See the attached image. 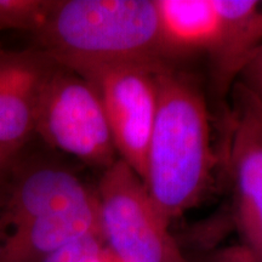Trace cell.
<instances>
[{
	"mask_svg": "<svg viewBox=\"0 0 262 262\" xmlns=\"http://www.w3.org/2000/svg\"><path fill=\"white\" fill-rule=\"evenodd\" d=\"M220 29L211 55L217 83L226 86L262 45L261 0H214Z\"/></svg>",
	"mask_w": 262,
	"mask_h": 262,
	"instance_id": "obj_9",
	"label": "cell"
},
{
	"mask_svg": "<svg viewBox=\"0 0 262 262\" xmlns=\"http://www.w3.org/2000/svg\"><path fill=\"white\" fill-rule=\"evenodd\" d=\"M217 262H255L247 248H231L221 253Z\"/></svg>",
	"mask_w": 262,
	"mask_h": 262,
	"instance_id": "obj_14",
	"label": "cell"
},
{
	"mask_svg": "<svg viewBox=\"0 0 262 262\" xmlns=\"http://www.w3.org/2000/svg\"><path fill=\"white\" fill-rule=\"evenodd\" d=\"M166 44L173 52L210 50L220 29L214 0H157Z\"/></svg>",
	"mask_w": 262,
	"mask_h": 262,
	"instance_id": "obj_10",
	"label": "cell"
},
{
	"mask_svg": "<svg viewBox=\"0 0 262 262\" xmlns=\"http://www.w3.org/2000/svg\"><path fill=\"white\" fill-rule=\"evenodd\" d=\"M50 66L45 56H0V160L11 163L35 130V111L41 83Z\"/></svg>",
	"mask_w": 262,
	"mask_h": 262,
	"instance_id": "obj_8",
	"label": "cell"
},
{
	"mask_svg": "<svg viewBox=\"0 0 262 262\" xmlns=\"http://www.w3.org/2000/svg\"><path fill=\"white\" fill-rule=\"evenodd\" d=\"M166 62L73 64L103 106L114 147L145 182L147 152L158 107V72ZM66 67V66H63Z\"/></svg>",
	"mask_w": 262,
	"mask_h": 262,
	"instance_id": "obj_5",
	"label": "cell"
},
{
	"mask_svg": "<svg viewBox=\"0 0 262 262\" xmlns=\"http://www.w3.org/2000/svg\"><path fill=\"white\" fill-rule=\"evenodd\" d=\"M96 198L104 244L118 262H188L145 182L122 159L104 169Z\"/></svg>",
	"mask_w": 262,
	"mask_h": 262,
	"instance_id": "obj_3",
	"label": "cell"
},
{
	"mask_svg": "<svg viewBox=\"0 0 262 262\" xmlns=\"http://www.w3.org/2000/svg\"><path fill=\"white\" fill-rule=\"evenodd\" d=\"M231 131L238 222L254 261L262 262V107L241 85L235 89Z\"/></svg>",
	"mask_w": 262,
	"mask_h": 262,
	"instance_id": "obj_7",
	"label": "cell"
},
{
	"mask_svg": "<svg viewBox=\"0 0 262 262\" xmlns=\"http://www.w3.org/2000/svg\"><path fill=\"white\" fill-rule=\"evenodd\" d=\"M9 166L0 173V250L48 216L96 196L61 166L35 164L12 172Z\"/></svg>",
	"mask_w": 262,
	"mask_h": 262,
	"instance_id": "obj_6",
	"label": "cell"
},
{
	"mask_svg": "<svg viewBox=\"0 0 262 262\" xmlns=\"http://www.w3.org/2000/svg\"><path fill=\"white\" fill-rule=\"evenodd\" d=\"M95 262H118V261L112 256V255H111L110 251L107 250L106 254L102 255V256H101L97 261H95Z\"/></svg>",
	"mask_w": 262,
	"mask_h": 262,
	"instance_id": "obj_15",
	"label": "cell"
},
{
	"mask_svg": "<svg viewBox=\"0 0 262 262\" xmlns=\"http://www.w3.org/2000/svg\"><path fill=\"white\" fill-rule=\"evenodd\" d=\"M237 77L239 85L262 107V45L249 57Z\"/></svg>",
	"mask_w": 262,
	"mask_h": 262,
	"instance_id": "obj_13",
	"label": "cell"
},
{
	"mask_svg": "<svg viewBox=\"0 0 262 262\" xmlns=\"http://www.w3.org/2000/svg\"><path fill=\"white\" fill-rule=\"evenodd\" d=\"M107 250L102 234H90L72 242L40 262H95Z\"/></svg>",
	"mask_w": 262,
	"mask_h": 262,
	"instance_id": "obj_12",
	"label": "cell"
},
{
	"mask_svg": "<svg viewBox=\"0 0 262 262\" xmlns=\"http://www.w3.org/2000/svg\"><path fill=\"white\" fill-rule=\"evenodd\" d=\"M51 2L0 0V32L24 29L35 34L47 17Z\"/></svg>",
	"mask_w": 262,
	"mask_h": 262,
	"instance_id": "obj_11",
	"label": "cell"
},
{
	"mask_svg": "<svg viewBox=\"0 0 262 262\" xmlns=\"http://www.w3.org/2000/svg\"><path fill=\"white\" fill-rule=\"evenodd\" d=\"M45 56L61 66L165 62L157 0L51 2L35 33Z\"/></svg>",
	"mask_w": 262,
	"mask_h": 262,
	"instance_id": "obj_2",
	"label": "cell"
},
{
	"mask_svg": "<svg viewBox=\"0 0 262 262\" xmlns=\"http://www.w3.org/2000/svg\"><path fill=\"white\" fill-rule=\"evenodd\" d=\"M158 107L147 152L145 185L169 222L204 194L214 164L204 97L183 73L158 72Z\"/></svg>",
	"mask_w": 262,
	"mask_h": 262,
	"instance_id": "obj_1",
	"label": "cell"
},
{
	"mask_svg": "<svg viewBox=\"0 0 262 262\" xmlns=\"http://www.w3.org/2000/svg\"><path fill=\"white\" fill-rule=\"evenodd\" d=\"M10 165V164H6V163H4V162H2V160H0V173H2L3 171H4V170L8 168V166Z\"/></svg>",
	"mask_w": 262,
	"mask_h": 262,
	"instance_id": "obj_16",
	"label": "cell"
},
{
	"mask_svg": "<svg viewBox=\"0 0 262 262\" xmlns=\"http://www.w3.org/2000/svg\"><path fill=\"white\" fill-rule=\"evenodd\" d=\"M49 145L107 169L117 150L100 97L89 81L52 62L39 91L35 130Z\"/></svg>",
	"mask_w": 262,
	"mask_h": 262,
	"instance_id": "obj_4",
	"label": "cell"
}]
</instances>
